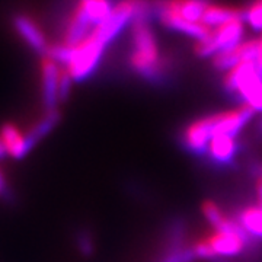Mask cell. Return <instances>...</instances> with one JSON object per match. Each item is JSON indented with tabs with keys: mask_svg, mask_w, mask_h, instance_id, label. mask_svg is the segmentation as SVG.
Segmentation results:
<instances>
[{
	"mask_svg": "<svg viewBox=\"0 0 262 262\" xmlns=\"http://www.w3.org/2000/svg\"><path fill=\"white\" fill-rule=\"evenodd\" d=\"M73 77L69 73V70L61 67V73H60V82H58V96H60V102L63 103L69 99L70 92H72V86H73Z\"/></svg>",
	"mask_w": 262,
	"mask_h": 262,
	"instance_id": "23",
	"label": "cell"
},
{
	"mask_svg": "<svg viewBox=\"0 0 262 262\" xmlns=\"http://www.w3.org/2000/svg\"><path fill=\"white\" fill-rule=\"evenodd\" d=\"M103 50H105V46L98 42L91 35L86 38L82 44L75 47L72 61L66 67L75 82H82L94 73L95 69L98 67L102 58Z\"/></svg>",
	"mask_w": 262,
	"mask_h": 262,
	"instance_id": "5",
	"label": "cell"
},
{
	"mask_svg": "<svg viewBox=\"0 0 262 262\" xmlns=\"http://www.w3.org/2000/svg\"><path fill=\"white\" fill-rule=\"evenodd\" d=\"M237 18H244V10L233 8V6L210 3L204 10V13H203L201 24L208 27V28H211V27L223 25L226 22Z\"/></svg>",
	"mask_w": 262,
	"mask_h": 262,
	"instance_id": "16",
	"label": "cell"
},
{
	"mask_svg": "<svg viewBox=\"0 0 262 262\" xmlns=\"http://www.w3.org/2000/svg\"><path fill=\"white\" fill-rule=\"evenodd\" d=\"M6 156H8V150L5 147L3 141L0 140V160L3 159V158H6Z\"/></svg>",
	"mask_w": 262,
	"mask_h": 262,
	"instance_id": "27",
	"label": "cell"
},
{
	"mask_svg": "<svg viewBox=\"0 0 262 262\" xmlns=\"http://www.w3.org/2000/svg\"><path fill=\"white\" fill-rule=\"evenodd\" d=\"M133 53L130 66L146 79H156L163 73V61L160 57L158 41L147 24V18L136 16L131 20Z\"/></svg>",
	"mask_w": 262,
	"mask_h": 262,
	"instance_id": "1",
	"label": "cell"
},
{
	"mask_svg": "<svg viewBox=\"0 0 262 262\" xmlns=\"http://www.w3.org/2000/svg\"><path fill=\"white\" fill-rule=\"evenodd\" d=\"M77 5L84 10L95 28L111 13L114 8L111 0H77Z\"/></svg>",
	"mask_w": 262,
	"mask_h": 262,
	"instance_id": "18",
	"label": "cell"
},
{
	"mask_svg": "<svg viewBox=\"0 0 262 262\" xmlns=\"http://www.w3.org/2000/svg\"><path fill=\"white\" fill-rule=\"evenodd\" d=\"M0 200L8 203L9 206H12L13 201L16 200V195H15L13 189L9 187V184H8V181L5 178L2 170H0Z\"/></svg>",
	"mask_w": 262,
	"mask_h": 262,
	"instance_id": "24",
	"label": "cell"
},
{
	"mask_svg": "<svg viewBox=\"0 0 262 262\" xmlns=\"http://www.w3.org/2000/svg\"><path fill=\"white\" fill-rule=\"evenodd\" d=\"M73 51H75V48L66 46L64 42L61 41V42H56V44H50L46 57L50 58V60H53L60 67H64L66 69L67 66L70 64V61H72Z\"/></svg>",
	"mask_w": 262,
	"mask_h": 262,
	"instance_id": "19",
	"label": "cell"
},
{
	"mask_svg": "<svg viewBox=\"0 0 262 262\" xmlns=\"http://www.w3.org/2000/svg\"><path fill=\"white\" fill-rule=\"evenodd\" d=\"M245 32V19L237 18L219 25L207 37L198 39L195 44V53L200 57H214L217 53L236 47L242 42Z\"/></svg>",
	"mask_w": 262,
	"mask_h": 262,
	"instance_id": "3",
	"label": "cell"
},
{
	"mask_svg": "<svg viewBox=\"0 0 262 262\" xmlns=\"http://www.w3.org/2000/svg\"><path fill=\"white\" fill-rule=\"evenodd\" d=\"M244 19L253 29L262 31V0H253L244 10Z\"/></svg>",
	"mask_w": 262,
	"mask_h": 262,
	"instance_id": "22",
	"label": "cell"
},
{
	"mask_svg": "<svg viewBox=\"0 0 262 262\" xmlns=\"http://www.w3.org/2000/svg\"><path fill=\"white\" fill-rule=\"evenodd\" d=\"M162 2L168 8L175 10L181 18L194 24H201L203 13L210 5L208 0H162Z\"/></svg>",
	"mask_w": 262,
	"mask_h": 262,
	"instance_id": "15",
	"label": "cell"
},
{
	"mask_svg": "<svg viewBox=\"0 0 262 262\" xmlns=\"http://www.w3.org/2000/svg\"><path fill=\"white\" fill-rule=\"evenodd\" d=\"M225 86L227 91L239 95L244 105L253 113H262V76L255 61H242L230 69L225 77Z\"/></svg>",
	"mask_w": 262,
	"mask_h": 262,
	"instance_id": "2",
	"label": "cell"
},
{
	"mask_svg": "<svg viewBox=\"0 0 262 262\" xmlns=\"http://www.w3.org/2000/svg\"><path fill=\"white\" fill-rule=\"evenodd\" d=\"M206 151L211 160L217 163H229L237 151L236 137L227 134H214L208 141Z\"/></svg>",
	"mask_w": 262,
	"mask_h": 262,
	"instance_id": "13",
	"label": "cell"
},
{
	"mask_svg": "<svg viewBox=\"0 0 262 262\" xmlns=\"http://www.w3.org/2000/svg\"><path fill=\"white\" fill-rule=\"evenodd\" d=\"M158 12H159L162 24H165L170 29H175V31H179L182 34H187V35L196 38V41L207 37L211 32V28H208L203 24H194V22H188L185 19H182L175 10L168 8L162 0L158 5Z\"/></svg>",
	"mask_w": 262,
	"mask_h": 262,
	"instance_id": "11",
	"label": "cell"
},
{
	"mask_svg": "<svg viewBox=\"0 0 262 262\" xmlns=\"http://www.w3.org/2000/svg\"><path fill=\"white\" fill-rule=\"evenodd\" d=\"M61 67L42 57L41 60V105L42 111H56L60 110V96H58V82H60Z\"/></svg>",
	"mask_w": 262,
	"mask_h": 262,
	"instance_id": "7",
	"label": "cell"
},
{
	"mask_svg": "<svg viewBox=\"0 0 262 262\" xmlns=\"http://www.w3.org/2000/svg\"><path fill=\"white\" fill-rule=\"evenodd\" d=\"M203 213L206 215L207 220L210 222V225L214 227V230L219 229V227H222L229 220V217L213 201H207L206 204L203 206Z\"/></svg>",
	"mask_w": 262,
	"mask_h": 262,
	"instance_id": "21",
	"label": "cell"
},
{
	"mask_svg": "<svg viewBox=\"0 0 262 262\" xmlns=\"http://www.w3.org/2000/svg\"><path fill=\"white\" fill-rule=\"evenodd\" d=\"M75 245L76 249L79 251V253L82 256H91L92 253L95 252V241H94V234L89 229L86 227H79L75 230Z\"/></svg>",
	"mask_w": 262,
	"mask_h": 262,
	"instance_id": "20",
	"label": "cell"
},
{
	"mask_svg": "<svg viewBox=\"0 0 262 262\" xmlns=\"http://www.w3.org/2000/svg\"><path fill=\"white\" fill-rule=\"evenodd\" d=\"M134 18V0H121L115 5L111 13L92 31L91 37L102 46H108L121 32L124 27Z\"/></svg>",
	"mask_w": 262,
	"mask_h": 262,
	"instance_id": "6",
	"label": "cell"
},
{
	"mask_svg": "<svg viewBox=\"0 0 262 262\" xmlns=\"http://www.w3.org/2000/svg\"><path fill=\"white\" fill-rule=\"evenodd\" d=\"M237 223L248 236L262 237V208L256 204L245 207L239 213Z\"/></svg>",
	"mask_w": 262,
	"mask_h": 262,
	"instance_id": "17",
	"label": "cell"
},
{
	"mask_svg": "<svg viewBox=\"0 0 262 262\" xmlns=\"http://www.w3.org/2000/svg\"><path fill=\"white\" fill-rule=\"evenodd\" d=\"M61 121V111H47L34 122L29 130L24 131V143H25V153L28 156L32 150L37 147L41 141L48 137L53 131L58 127Z\"/></svg>",
	"mask_w": 262,
	"mask_h": 262,
	"instance_id": "10",
	"label": "cell"
},
{
	"mask_svg": "<svg viewBox=\"0 0 262 262\" xmlns=\"http://www.w3.org/2000/svg\"><path fill=\"white\" fill-rule=\"evenodd\" d=\"M253 111L251 108H248L246 105H242L236 110H230L226 113L215 114L210 115V127H211V136L214 134H227V136H233L242 130L246 122L251 120Z\"/></svg>",
	"mask_w": 262,
	"mask_h": 262,
	"instance_id": "8",
	"label": "cell"
},
{
	"mask_svg": "<svg viewBox=\"0 0 262 262\" xmlns=\"http://www.w3.org/2000/svg\"><path fill=\"white\" fill-rule=\"evenodd\" d=\"M0 140L3 141L8 155L13 159L20 160L27 158L25 143H24V131L15 125L13 122H3L0 125Z\"/></svg>",
	"mask_w": 262,
	"mask_h": 262,
	"instance_id": "14",
	"label": "cell"
},
{
	"mask_svg": "<svg viewBox=\"0 0 262 262\" xmlns=\"http://www.w3.org/2000/svg\"><path fill=\"white\" fill-rule=\"evenodd\" d=\"M203 241L210 248L213 256H234L245 249L248 244V234L237 222L229 219L220 229H215L214 233Z\"/></svg>",
	"mask_w": 262,
	"mask_h": 262,
	"instance_id": "4",
	"label": "cell"
},
{
	"mask_svg": "<svg viewBox=\"0 0 262 262\" xmlns=\"http://www.w3.org/2000/svg\"><path fill=\"white\" fill-rule=\"evenodd\" d=\"M256 206L262 208V179L256 185Z\"/></svg>",
	"mask_w": 262,
	"mask_h": 262,
	"instance_id": "26",
	"label": "cell"
},
{
	"mask_svg": "<svg viewBox=\"0 0 262 262\" xmlns=\"http://www.w3.org/2000/svg\"><path fill=\"white\" fill-rule=\"evenodd\" d=\"M255 66L262 76V35L258 38V53H256V58H255Z\"/></svg>",
	"mask_w": 262,
	"mask_h": 262,
	"instance_id": "25",
	"label": "cell"
},
{
	"mask_svg": "<svg viewBox=\"0 0 262 262\" xmlns=\"http://www.w3.org/2000/svg\"><path fill=\"white\" fill-rule=\"evenodd\" d=\"M12 24H13V28L18 32L19 37L25 41V44L34 53L41 56V58L46 57L50 42H48L46 34L42 32V29L39 28L32 19L27 15H24V13H18L13 16Z\"/></svg>",
	"mask_w": 262,
	"mask_h": 262,
	"instance_id": "9",
	"label": "cell"
},
{
	"mask_svg": "<svg viewBox=\"0 0 262 262\" xmlns=\"http://www.w3.org/2000/svg\"><path fill=\"white\" fill-rule=\"evenodd\" d=\"M211 139V127H210V118H201L196 120L191 125H188L185 130L184 140L189 150L195 153H204L208 146V141Z\"/></svg>",
	"mask_w": 262,
	"mask_h": 262,
	"instance_id": "12",
	"label": "cell"
}]
</instances>
